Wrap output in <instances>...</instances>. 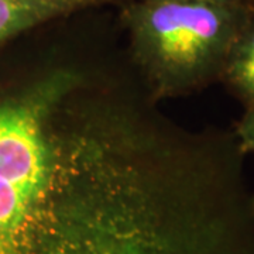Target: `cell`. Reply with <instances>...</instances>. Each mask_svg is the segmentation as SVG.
I'll return each mask as SVG.
<instances>
[{
  "label": "cell",
  "mask_w": 254,
  "mask_h": 254,
  "mask_svg": "<svg viewBox=\"0 0 254 254\" xmlns=\"http://www.w3.org/2000/svg\"><path fill=\"white\" fill-rule=\"evenodd\" d=\"M88 72L48 65L0 91V254H38L63 105Z\"/></svg>",
  "instance_id": "cell-1"
},
{
  "label": "cell",
  "mask_w": 254,
  "mask_h": 254,
  "mask_svg": "<svg viewBox=\"0 0 254 254\" xmlns=\"http://www.w3.org/2000/svg\"><path fill=\"white\" fill-rule=\"evenodd\" d=\"M140 83L151 102L220 82L242 31L225 1L150 0L131 13Z\"/></svg>",
  "instance_id": "cell-2"
},
{
  "label": "cell",
  "mask_w": 254,
  "mask_h": 254,
  "mask_svg": "<svg viewBox=\"0 0 254 254\" xmlns=\"http://www.w3.org/2000/svg\"><path fill=\"white\" fill-rule=\"evenodd\" d=\"M109 0H0V47L47 21Z\"/></svg>",
  "instance_id": "cell-3"
},
{
  "label": "cell",
  "mask_w": 254,
  "mask_h": 254,
  "mask_svg": "<svg viewBox=\"0 0 254 254\" xmlns=\"http://www.w3.org/2000/svg\"><path fill=\"white\" fill-rule=\"evenodd\" d=\"M220 82L243 106L254 100V24L239 33Z\"/></svg>",
  "instance_id": "cell-4"
},
{
  "label": "cell",
  "mask_w": 254,
  "mask_h": 254,
  "mask_svg": "<svg viewBox=\"0 0 254 254\" xmlns=\"http://www.w3.org/2000/svg\"><path fill=\"white\" fill-rule=\"evenodd\" d=\"M233 133L245 154L254 153V100L245 106V112L233 128Z\"/></svg>",
  "instance_id": "cell-5"
},
{
  "label": "cell",
  "mask_w": 254,
  "mask_h": 254,
  "mask_svg": "<svg viewBox=\"0 0 254 254\" xmlns=\"http://www.w3.org/2000/svg\"><path fill=\"white\" fill-rule=\"evenodd\" d=\"M213 1H223V0H213Z\"/></svg>",
  "instance_id": "cell-6"
}]
</instances>
